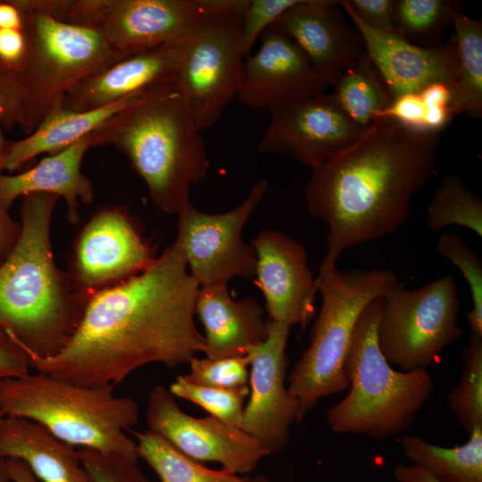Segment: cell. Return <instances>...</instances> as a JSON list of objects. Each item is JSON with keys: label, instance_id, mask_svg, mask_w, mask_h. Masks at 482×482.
Instances as JSON below:
<instances>
[{"label": "cell", "instance_id": "10", "mask_svg": "<svg viewBox=\"0 0 482 482\" xmlns=\"http://www.w3.org/2000/svg\"><path fill=\"white\" fill-rule=\"evenodd\" d=\"M460 309L453 274L417 289L398 284L384 296L377 329L387 362L403 371L427 370L445 346L461 337Z\"/></svg>", "mask_w": 482, "mask_h": 482}, {"label": "cell", "instance_id": "17", "mask_svg": "<svg viewBox=\"0 0 482 482\" xmlns=\"http://www.w3.org/2000/svg\"><path fill=\"white\" fill-rule=\"evenodd\" d=\"M255 278L270 320L304 328L315 315L317 287L305 247L276 230L261 231L251 241Z\"/></svg>", "mask_w": 482, "mask_h": 482}, {"label": "cell", "instance_id": "5", "mask_svg": "<svg viewBox=\"0 0 482 482\" xmlns=\"http://www.w3.org/2000/svg\"><path fill=\"white\" fill-rule=\"evenodd\" d=\"M25 12L28 52L21 68L0 78L2 125L29 135L86 76L116 52L97 32L60 21L34 0H18Z\"/></svg>", "mask_w": 482, "mask_h": 482}, {"label": "cell", "instance_id": "23", "mask_svg": "<svg viewBox=\"0 0 482 482\" xmlns=\"http://www.w3.org/2000/svg\"><path fill=\"white\" fill-rule=\"evenodd\" d=\"M93 147L92 132L61 152L42 159L36 166L16 175H0V208L9 211L18 197L47 193L62 197L67 220L77 224L79 205L93 201L91 180L81 172L85 153Z\"/></svg>", "mask_w": 482, "mask_h": 482}, {"label": "cell", "instance_id": "15", "mask_svg": "<svg viewBox=\"0 0 482 482\" xmlns=\"http://www.w3.org/2000/svg\"><path fill=\"white\" fill-rule=\"evenodd\" d=\"M145 420L149 430L162 436L182 453L199 461H212L235 474L254 470L271 453L241 428L212 416L195 418L183 411L163 386L148 395Z\"/></svg>", "mask_w": 482, "mask_h": 482}, {"label": "cell", "instance_id": "48", "mask_svg": "<svg viewBox=\"0 0 482 482\" xmlns=\"http://www.w3.org/2000/svg\"><path fill=\"white\" fill-rule=\"evenodd\" d=\"M3 262V259H2V258H0V264H1V262Z\"/></svg>", "mask_w": 482, "mask_h": 482}, {"label": "cell", "instance_id": "21", "mask_svg": "<svg viewBox=\"0 0 482 482\" xmlns=\"http://www.w3.org/2000/svg\"><path fill=\"white\" fill-rule=\"evenodd\" d=\"M342 8L359 31L366 52L393 98L418 92L436 82L454 86L457 65L453 37L436 47H422L395 33L373 29Z\"/></svg>", "mask_w": 482, "mask_h": 482}, {"label": "cell", "instance_id": "42", "mask_svg": "<svg viewBox=\"0 0 482 482\" xmlns=\"http://www.w3.org/2000/svg\"><path fill=\"white\" fill-rule=\"evenodd\" d=\"M393 473L396 482H440L424 469L411 463L398 464Z\"/></svg>", "mask_w": 482, "mask_h": 482}, {"label": "cell", "instance_id": "27", "mask_svg": "<svg viewBox=\"0 0 482 482\" xmlns=\"http://www.w3.org/2000/svg\"><path fill=\"white\" fill-rule=\"evenodd\" d=\"M461 4L450 10L454 29L456 78L454 92L459 113L482 117V20L461 12Z\"/></svg>", "mask_w": 482, "mask_h": 482}, {"label": "cell", "instance_id": "16", "mask_svg": "<svg viewBox=\"0 0 482 482\" xmlns=\"http://www.w3.org/2000/svg\"><path fill=\"white\" fill-rule=\"evenodd\" d=\"M291 327L269 320L266 339L251 347L249 399L240 428L271 454L282 451L293 424H298L299 405L286 385L287 345Z\"/></svg>", "mask_w": 482, "mask_h": 482}, {"label": "cell", "instance_id": "18", "mask_svg": "<svg viewBox=\"0 0 482 482\" xmlns=\"http://www.w3.org/2000/svg\"><path fill=\"white\" fill-rule=\"evenodd\" d=\"M192 31L173 41L119 54L81 79L61 108L74 112L98 109L151 87L175 82Z\"/></svg>", "mask_w": 482, "mask_h": 482}, {"label": "cell", "instance_id": "40", "mask_svg": "<svg viewBox=\"0 0 482 482\" xmlns=\"http://www.w3.org/2000/svg\"><path fill=\"white\" fill-rule=\"evenodd\" d=\"M30 369L25 353L0 328V380L22 376Z\"/></svg>", "mask_w": 482, "mask_h": 482}, {"label": "cell", "instance_id": "9", "mask_svg": "<svg viewBox=\"0 0 482 482\" xmlns=\"http://www.w3.org/2000/svg\"><path fill=\"white\" fill-rule=\"evenodd\" d=\"M248 4L205 0L206 14L188 37L176 82L201 131L217 122L240 89V32Z\"/></svg>", "mask_w": 482, "mask_h": 482}, {"label": "cell", "instance_id": "28", "mask_svg": "<svg viewBox=\"0 0 482 482\" xmlns=\"http://www.w3.org/2000/svg\"><path fill=\"white\" fill-rule=\"evenodd\" d=\"M331 93L343 111L363 128L393 99L366 50L341 74Z\"/></svg>", "mask_w": 482, "mask_h": 482}, {"label": "cell", "instance_id": "47", "mask_svg": "<svg viewBox=\"0 0 482 482\" xmlns=\"http://www.w3.org/2000/svg\"><path fill=\"white\" fill-rule=\"evenodd\" d=\"M3 413H2V411H1V408H0V419L3 417Z\"/></svg>", "mask_w": 482, "mask_h": 482}, {"label": "cell", "instance_id": "36", "mask_svg": "<svg viewBox=\"0 0 482 482\" xmlns=\"http://www.w3.org/2000/svg\"><path fill=\"white\" fill-rule=\"evenodd\" d=\"M189 365L190 372L185 376L197 385L232 389L245 386L249 381L248 354L220 359L195 356Z\"/></svg>", "mask_w": 482, "mask_h": 482}, {"label": "cell", "instance_id": "31", "mask_svg": "<svg viewBox=\"0 0 482 482\" xmlns=\"http://www.w3.org/2000/svg\"><path fill=\"white\" fill-rule=\"evenodd\" d=\"M456 225L482 237V202L458 174L441 181L428 204L426 226L434 231Z\"/></svg>", "mask_w": 482, "mask_h": 482}, {"label": "cell", "instance_id": "35", "mask_svg": "<svg viewBox=\"0 0 482 482\" xmlns=\"http://www.w3.org/2000/svg\"><path fill=\"white\" fill-rule=\"evenodd\" d=\"M28 52L25 12L18 0H0V78L17 72Z\"/></svg>", "mask_w": 482, "mask_h": 482}, {"label": "cell", "instance_id": "8", "mask_svg": "<svg viewBox=\"0 0 482 482\" xmlns=\"http://www.w3.org/2000/svg\"><path fill=\"white\" fill-rule=\"evenodd\" d=\"M315 283L321 307L309 345L287 378L300 421L320 399L348 390L345 364L356 322L369 303L398 285L391 270L341 271L337 266L319 273Z\"/></svg>", "mask_w": 482, "mask_h": 482}, {"label": "cell", "instance_id": "43", "mask_svg": "<svg viewBox=\"0 0 482 482\" xmlns=\"http://www.w3.org/2000/svg\"><path fill=\"white\" fill-rule=\"evenodd\" d=\"M7 471L12 482H39L28 465L20 459H5Z\"/></svg>", "mask_w": 482, "mask_h": 482}, {"label": "cell", "instance_id": "30", "mask_svg": "<svg viewBox=\"0 0 482 482\" xmlns=\"http://www.w3.org/2000/svg\"><path fill=\"white\" fill-rule=\"evenodd\" d=\"M459 4L451 0H394V33L416 46H438L452 25L450 10Z\"/></svg>", "mask_w": 482, "mask_h": 482}, {"label": "cell", "instance_id": "29", "mask_svg": "<svg viewBox=\"0 0 482 482\" xmlns=\"http://www.w3.org/2000/svg\"><path fill=\"white\" fill-rule=\"evenodd\" d=\"M132 433L138 458L154 470L160 482H257L256 478H242L223 469H209L149 429Z\"/></svg>", "mask_w": 482, "mask_h": 482}, {"label": "cell", "instance_id": "6", "mask_svg": "<svg viewBox=\"0 0 482 482\" xmlns=\"http://www.w3.org/2000/svg\"><path fill=\"white\" fill-rule=\"evenodd\" d=\"M4 416L34 421L73 447L139 459L126 434L139 420L132 398L112 386H89L54 376L28 372L0 380Z\"/></svg>", "mask_w": 482, "mask_h": 482}, {"label": "cell", "instance_id": "20", "mask_svg": "<svg viewBox=\"0 0 482 482\" xmlns=\"http://www.w3.org/2000/svg\"><path fill=\"white\" fill-rule=\"evenodd\" d=\"M261 46L244 62L237 98L252 109L272 108L284 102L325 93L328 85L316 74L303 52L289 38L269 28Z\"/></svg>", "mask_w": 482, "mask_h": 482}, {"label": "cell", "instance_id": "22", "mask_svg": "<svg viewBox=\"0 0 482 482\" xmlns=\"http://www.w3.org/2000/svg\"><path fill=\"white\" fill-rule=\"evenodd\" d=\"M204 328L207 358L220 359L246 355L268 335L264 312L253 297L236 301L227 285L200 287L195 303Z\"/></svg>", "mask_w": 482, "mask_h": 482}, {"label": "cell", "instance_id": "13", "mask_svg": "<svg viewBox=\"0 0 482 482\" xmlns=\"http://www.w3.org/2000/svg\"><path fill=\"white\" fill-rule=\"evenodd\" d=\"M270 111V121L258 151L311 168L351 146L367 129L343 111L332 93L284 102Z\"/></svg>", "mask_w": 482, "mask_h": 482}, {"label": "cell", "instance_id": "7", "mask_svg": "<svg viewBox=\"0 0 482 482\" xmlns=\"http://www.w3.org/2000/svg\"><path fill=\"white\" fill-rule=\"evenodd\" d=\"M383 300L369 303L356 322L345 364L348 393L326 414L335 433L377 440L402 436L434 392L427 370H396L381 353L377 329Z\"/></svg>", "mask_w": 482, "mask_h": 482}, {"label": "cell", "instance_id": "14", "mask_svg": "<svg viewBox=\"0 0 482 482\" xmlns=\"http://www.w3.org/2000/svg\"><path fill=\"white\" fill-rule=\"evenodd\" d=\"M156 259L125 209L106 206L83 227L73 246L71 277L83 293H95L142 272Z\"/></svg>", "mask_w": 482, "mask_h": 482}, {"label": "cell", "instance_id": "44", "mask_svg": "<svg viewBox=\"0 0 482 482\" xmlns=\"http://www.w3.org/2000/svg\"><path fill=\"white\" fill-rule=\"evenodd\" d=\"M2 118H1V110H0V175L2 174L4 170V159L5 154V149L7 145V139L4 137L3 132H2Z\"/></svg>", "mask_w": 482, "mask_h": 482}, {"label": "cell", "instance_id": "39", "mask_svg": "<svg viewBox=\"0 0 482 482\" xmlns=\"http://www.w3.org/2000/svg\"><path fill=\"white\" fill-rule=\"evenodd\" d=\"M342 7L352 12L368 27L387 33H394V0H343Z\"/></svg>", "mask_w": 482, "mask_h": 482}, {"label": "cell", "instance_id": "26", "mask_svg": "<svg viewBox=\"0 0 482 482\" xmlns=\"http://www.w3.org/2000/svg\"><path fill=\"white\" fill-rule=\"evenodd\" d=\"M401 446L411 464L440 482H482V426L461 445L443 447L415 435H403Z\"/></svg>", "mask_w": 482, "mask_h": 482}, {"label": "cell", "instance_id": "46", "mask_svg": "<svg viewBox=\"0 0 482 482\" xmlns=\"http://www.w3.org/2000/svg\"><path fill=\"white\" fill-rule=\"evenodd\" d=\"M257 481L258 482H270V480H268L266 478L262 477V476H258L256 478Z\"/></svg>", "mask_w": 482, "mask_h": 482}, {"label": "cell", "instance_id": "2", "mask_svg": "<svg viewBox=\"0 0 482 482\" xmlns=\"http://www.w3.org/2000/svg\"><path fill=\"white\" fill-rule=\"evenodd\" d=\"M440 133L377 119L351 146L312 168L309 213L328 228L319 273L349 247L394 233L410 203L436 173Z\"/></svg>", "mask_w": 482, "mask_h": 482}, {"label": "cell", "instance_id": "12", "mask_svg": "<svg viewBox=\"0 0 482 482\" xmlns=\"http://www.w3.org/2000/svg\"><path fill=\"white\" fill-rule=\"evenodd\" d=\"M269 182L259 180L237 207L204 213L188 203L178 214L176 242L199 287L228 285L236 277L255 279L257 257L243 229L265 196Z\"/></svg>", "mask_w": 482, "mask_h": 482}, {"label": "cell", "instance_id": "38", "mask_svg": "<svg viewBox=\"0 0 482 482\" xmlns=\"http://www.w3.org/2000/svg\"><path fill=\"white\" fill-rule=\"evenodd\" d=\"M301 0H249L244 14L240 46L245 58L255 41L275 21Z\"/></svg>", "mask_w": 482, "mask_h": 482}, {"label": "cell", "instance_id": "19", "mask_svg": "<svg viewBox=\"0 0 482 482\" xmlns=\"http://www.w3.org/2000/svg\"><path fill=\"white\" fill-rule=\"evenodd\" d=\"M336 0H301L270 27L292 40L316 74L333 87L365 51L362 38Z\"/></svg>", "mask_w": 482, "mask_h": 482}, {"label": "cell", "instance_id": "25", "mask_svg": "<svg viewBox=\"0 0 482 482\" xmlns=\"http://www.w3.org/2000/svg\"><path fill=\"white\" fill-rule=\"evenodd\" d=\"M142 93L91 111L74 112L59 107L26 137L7 141L4 170L13 171L44 153L52 155L61 152L96 130L112 115L133 103Z\"/></svg>", "mask_w": 482, "mask_h": 482}, {"label": "cell", "instance_id": "1", "mask_svg": "<svg viewBox=\"0 0 482 482\" xmlns=\"http://www.w3.org/2000/svg\"><path fill=\"white\" fill-rule=\"evenodd\" d=\"M199 287L173 242L142 272L95 293L67 345L51 357L28 355L30 368L83 386L115 387L150 363H189L205 351L195 321Z\"/></svg>", "mask_w": 482, "mask_h": 482}, {"label": "cell", "instance_id": "34", "mask_svg": "<svg viewBox=\"0 0 482 482\" xmlns=\"http://www.w3.org/2000/svg\"><path fill=\"white\" fill-rule=\"evenodd\" d=\"M437 252L460 269L470 291L472 308L467 312L470 332L482 336V262L453 233L442 234L436 243Z\"/></svg>", "mask_w": 482, "mask_h": 482}, {"label": "cell", "instance_id": "41", "mask_svg": "<svg viewBox=\"0 0 482 482\" xmlns=\"http://www.w3.org/2000/svg\"><path fill=\"white\" fill-rule=\"evenodd\" d=\"M21 223L15 221L8 211L0 208V258L8 255L17 241Z\"/></svg>", "mask_w": 482, "mask_h": 482}, {"label": "cell", "instance_id": "4", "mask_svg": "<svg viewBox=\"0 0 482 482\" xmlns=\"http://www.w3.org/2000/svg\"><path fill=\"white\" fill-rule=\"evenodd\" d=\"M93 146L112 145L129 160L162 212L179 214L210 161L177 82L151 87L92 132Z\"/></svg>", "mask_w": 482, "mask_h": 482}, {"label": "cell", "instance_id": "3", "mask_svg": "<svg viewBox=\"0 0 482 482\" xmlns=\"http://www.w3.org/2000/svg\"><path fill=\"white\" fill-rule=\"evenodd\" d=\"M58 199L47 193L22 196L20 234L0 264V328L27 356L58 353L92 296L55 264L50 229Z\"/></svg>", "mask_w": 482, "mask_h": 482}, {"label": "cell", "instance_id": "32", "mask_svg": "<svg viewBox=\"0 0 482 482\" xmlns=\"http://www.w3.org/2000/svg\"><path fill=\"white\" fill-rule=\"evenodd\" d=\"M461 359L460 381L449 391L447 402L463 430L470 435L476 427L482 426V336L470 332Z\"/></svg>", "mask_w": 482, "mask_h": 482}, {"label": "cell", "instance_id": "45", "mask_svg": "<svg viewBox=\"0 0 482 482\" xmlns=\"http://www.w3.org/2000/svg\"><path fill=\"white\" fill-rule=\"evenodd\" d=\"M0 482H12L6 467L5 459L0 458Z\"/></svg>", "mask_w": 482, "mask_h": 482}, {"label": "cell", "instance_id": "33", "mask_svg": "<svg viewBox=\"0 0 482 482\" xmlns=\"http://www.w3.org/2000/svg\"><path fill=\"white\" fill-rule=\"evenodd\" d=\"M169 391L175 397L202 407L210 416L240 428L249 386L232 389L207 386L189 381L185 375H178Z\"/></svg>", "mask_w": 482, "mask_h": 482}, {"label": "cell", "instance_id": "37", "mask_svg": "<svg viewBox=\"0 0 482 482\" xmlns=\"http://www.w3.org/2000/svg\"><path fill=\"white\" fill-rule=\"evenodd\" d=\"M78 452L90 482H154L140 469L138 459L87 448Z\"/></svg>", "mask_w": 482, "mask_h": 482}, {"label": "cell", "instance_id": "11", "mask_svg": "<svg viewBox=\"0 0 482 482\" xmlns=\"http://www.w3.org/2000/svg\"><path fill=\"white\" fill-rule=\"evenodd\" d=\"M35 4L60 21L95 30L120 54L182 37L206 14L205 0H35Z\"/></svg>", "mask_w": 482, "mask_h": 482}, {"label": "cell", "instance_id": "24", "mask_svg": "<svg viewBox=\"0 0 482 482\" xmlns=\"http://www.w3.org/2000/svg\"><path fill=\"white\" fill-rule=\"evenodd\" d=\"M0 458L21 460L39 482H90L78 450L29 420L0 419Z\"/></svg>", "mask_w": 482, "mask_h": 482}]
</instances>
